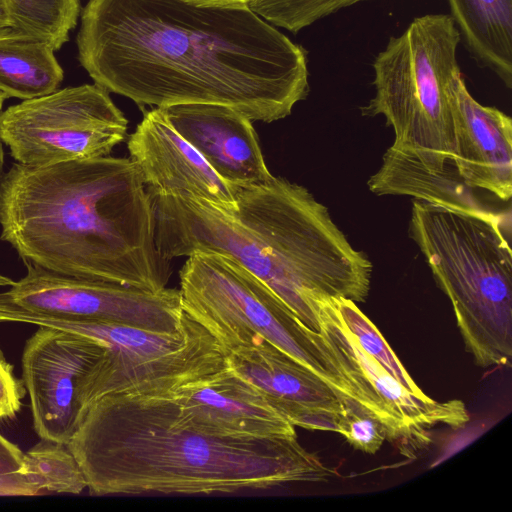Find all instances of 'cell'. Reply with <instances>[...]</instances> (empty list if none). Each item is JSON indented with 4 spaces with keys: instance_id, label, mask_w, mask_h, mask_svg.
I'll use <instances>...</instances> for the list:
<instances>
[{
    "instance_id": "cell-10",
    "label": "cell",
    "mask_w": 512,
    "mask_h": 512,
    "mask_svg": "<svg viewBox=\"0 0 512 512\" xmlns=\"http://www.w3.org/2000/svg\"><path fill=\"white\" fill-rule=\"evenodd\" d=\"M26 266V275L0 292V323L116 322L165 333L182 326L180 290L150 292Z\"/></svg>"
},
{
    "instance_id": "cell-8",
    "label": "cell",
    "mask_w": 512,
    "mask_h": 512,
    "mask_svg": "<svg viewBox=\"0 0 512 512\" xmlns=\"http://www.w3.org/2000/svg\"><path fill=\"white\" fill-rule=\"evenodd\" d=\"M91 338L104 347L81 387L85 407L110 393L165 395L226 367L218 340L183 311L178 332L151 331L116 322L41 321Z\"/></svg>"
},
{
    "instance_id": "cell-4",
    "label": "cell",
    "mask_w": 512,
    "mask_h": 512,
    "mask_svg": "<svg viewBox=\"0 0 512 512\" xmlns=\"http://www.w3.org/2000/svg\"><path fill=\"white\" fill-rule=\"evenodd\" d=\"M155 239L167 260L198 251L228 256L267 285L309 329L319 332L315 300L364 302L372 263L307 188L273 176L238 185L234 208L188 195L151 197Z\"/></svg>"
},
{
    "instance_id": "cell-30",
    "label": "cell",
    "mask_w": 512,
    "mask_h": 512,
    "mask_svg": "<svg viewBox=\"0 0 512 512\" xmlns=\"http://www.w3.org/2000/svg\"><path fill=\"white\" fill-rule=\"evenodd\" d=\"M4 100L5 99L0 95V115H1V112L3 111L2 106H3ZM3 165H4V149H3V142L0 137V176H1L2 169H3Z\"/></svg>"
},
{
    "instance_id": "cell-23",
    "label": "cell",
    "mask_w": 512,
    "mask_h": 512,
    "mask_svg": "<svg viewBox=\"0 0 512 512\" xmlns=\"http://www.w3.org/2000/svg\"><path fill=\"white\" fill-rule=\"evenodd\" d=\"M339 319L360 348L406 389L422 399L429 397L413 381L376 326L354 301L346 298H328Z\"/></svg>"
},
{
    "instance_id": "cell-5",
    "label": "cell",
    "mask_w": 512,
    "mask_h": 512,
    "mask_svg": "<svg viewBox=\"0 0 512 512\" xmlns=\"http://www.w3.org/2000/svg\"><path fill=\"white\" fill-rule=\"evenodd\" d=\"M510 212H466L414 200L409 235L452 303L477 365L505 366L512 356Z\"/></svg>"
},
{
    "instance_id": "cell-16",
    "label": "cell",
    "mask_w": 512,
    "mask_h": 512,
    "mask_svg": "<svg viewBox=\"0 0 512 512\" xmlns=\"http://www.w3.org/2000/svg\"><path fill=\"white\" fill-rule=\"evenodd\" d=\"M174 130L225 181L243 186L269 181L252 120L218 104L186 103L161 108Z\"/></svg>"
},
{
    "instance_id": "cell-2",
    "label": "cell",
    "mask_w": 512,
    "mask_h": 512,
    "mask_svg": "<svg viewBox=\"0 0 512 512\" xmlns=\"http://www.w3.org/2000/svg\"><path fill=\"white\" fill-rule=\"evenodd\" d=\"M67 445L95 496L230 494L330 476L297 436L221 434L169 395L101 396Z\"/></svg>"
},
{
    "instance_id": "cell-3",
    "label": "cell",
    "mask_w": 512,
    "mask_h": 512,
    "mask_svg": "<svg viewBox=\"0 0 512 512\" xmlns=\"http://www.w3.org/2000/svg\"><path fill=\"white\" fill-rule=\"evenodd\" d=\"M0 239L25 264L78 278L158 292L171 275L131 158L14 163L0 176Z\"/></svg>"
},
{
    "instance_id": "cell-26",
    "label": "cell",
    "mask_w": 512,
    "mask_h": 512,
    "mask_svg": "<svg viewBox=\"0 0 512 512\" xmlns=\"http://www.w3.org/2000/svg\"><path fill=\"white\" fill-rule=\"evenodd\" d=\"M39 492L26 474L24 453L0 433V496H35Z\"/></svg>"
},
{
    "instance_id": "cell-22",
    "label": "cell",
    "mask_w": 512,
    "mask_h": 512,
    "mask_svg": "<svg viewBox=\"0 0 512 512\" xmlns=\"http://www.w3.org/2000/svg\"><path fill=\"white\" fill-rule=\"evenodd\" d=\"M24 466L40 492L79 494L87 488L82 469L67 444L41 439L24 453Z\"/></svg>"
},
{
    "instance_id": "cell-7",
    "label": "cell",
    "mask_w": 512,
    "mask_h": 512,
    "mask_svg": "<svg viewBox=\"0 0 512 512\" xmlns=\"http://www.w3.org/2000/svg\"><path fill=\"white\" fill-rule=\"evenodd\" d=\"M187 257L179 273L182 309L225 353L265 339L367 412L321 334L305 326L267 285L223 254L198 251Z\"/></svg>"
},
{
    "instance_id": "cell-20",
    "label": "cell",
    "mask_w": 512,
    "mask_h": 512,
    "mask_svg": "<svg viewBox=\"0 0 512 512\" xmlns=\"http://www.w3.org/2000/svg\"><path fill=\"white\" fill-rule=\"evenodd\" d=\"M45 41L10 27L0 30V95L27 100L58 89L64 72Z\"/></svg>"
},
{
    "instance_id": "cell-11",
    "label": "cell",
    "mask_w": 512,
    "mask_h": 512,
    "mask_svg": "<svg viewBox=\"0 0 512 512\" xmlns=\"http://www.w3.org/2000/svg\"><path fill=\"white\" fill-rule=\"evenodd\" d=\"M315 300L320 321L319 333L360 396L366 411L379 420L391 441L407 446V451L429 441L428 431L443 424L459 428L468 422L463 402L422 399L366 354L347 331L329 299Z\"/></svg>"
},
{
    "instance_id": "cell-13",
    "label": "cell",
    "mask_w": 512,
    "mask_h": 512,
    "mask_svg": "<svg viewBox=\"0 0 512 512\" xmlns=\"http://www.w3.org/2000/svg\"><path fill=\"white\" fill-rule=\"evenodd\" d=\"M226 366L295 427L338 432L346 402L329 384L265 339L226 352Z\"/></svg>"
},
{
    "instance_id": "cell-19",
    "label": "cell",
    "mask_w": 512,
    "mask_h": 512,
    "mask_svg": "<svg viewBox=\"0 0 512 512\" xmlns=\"http://www.w3.org/2000/svg\"><path fill=\"white\" fill-rule=\"evenodd\" d=\"M460 37L480 66L512 87V0H447Z\"/></svg>"
},
{
    "instance_id": "cell-25",
    "label": "cell",
    "mask_w": 512,
    "mask_h": 512,
    "mask_svg": "<svg viewBox=\"0 0 512 512\" xmlns=\"http://www.w3.org/2000/svg\"><path fill=\"white\" fill-rule=\"evenodd\" d=\"M357 450L375 454L387 438L382 423L358 406L348 403L343 408L338 432Z\"/></svg>"
},
{
    "instance_id": "cell-24",
    "label": "cell",
    "mask_w": 512,
    "mask_h": 512,
    "mask_svg": "<svg viewBox=\"0 0 512 512\" xmlns=\"http://www.w3.org/2000/svg\"><path fill=\"white\" fill-rule=\"evenodd\" d=\"M367 0H252L249 8L275 27L297 33L341 9Z\"/></svg>"
},
{
    "instance_id": "cell-14",
    "label": "cell",
    "mask_w": 512,
    "mask_h": 512,
    "mask_svg": "<svg viewBox=\"0 0 512 512\" xmlns=\"http://www.w3.org/2000/svg\"><path fill=\"white\" fill-rule=\"evenodd\" d=\"M127 147L150 197L188 195L224 208L237 206L238 185L217 175L161 108L145 112Z\"/></svg>"
},
{
    "instance_id": "cell-1",
    "label": "cell",
    "mask_w": 512,
    "mask_h": 512,
    "mask_svg": "<svg viewBox=\"0 0 512 512\" xmlns=\"http://www.w3.org/2000/svg\"><path fill=\"white\" fill-rule=\"evenodd\" d=\"M77 47L94 83L141 108L218 104L270 123L309 93L305 49L249 6L89 0Z\"/></svg>"
},
{
    "instance_id": "cell-28",
    "label": "cell",
    "mask_w": 512,
    "mask_h": 512,
    "mask_svg": "<svg viewBox=\"0 0 512 512\" xmlns=\"http://www.w3.org/2000/svg\"><path fill=\"white\" fill-rule=\"evenodd\" d=\"M185 3L210 8H237L249 6L252 0H182Z\"/></svg>"
},
{
    "instance_id": "cell-29",
    "label": "cell",
    "mask_w": 512,
    "mask_h": 512,
    "mask_svg": "<svg viewBox=\"0 0 512 512\" xmlns=\"http://www.w3.org/2000/svg\"><path fill=\"white\" fill-rule=\"evenodd\" d=\"M9 27L5 0H0V30Z\"/></svg>"
},
{
    "instance_id": "cell-21",
    "label": "cell",
    "mask_w": 512,
    "mask_h": 512,
    "mask_svg": "<svg viewBox=\"0 0 512 512\" xmlns=\"http://www.w3.org/2000/svg\"><path fill=\"white\" fill-rule=\"evenodd\" d=\"M9 27L47 42L55 51L68 40L79 0H5Z\"/></svg>"
},
{
    "instance_id": "cell-6",
    "label": "cell",
    "mask_w": 512,
    "mask_h": 512,
    "mask_svg": "<svg viewBox=\"0 0 512 512\" xmlns=\"http://www.w3.org/2000/svg\"><path fill=\"white\" fill-rule=\"evenodd\" d=\"M460 40L450 15L416 17L376 55L375 93L361 108L363 115H383L394 131L390 147L429 172H443L454 158L449 83L460 71Z\"/></svg>"
},
{
    "instance_id": "cell-18",
    "label": "cell",
    "mask_w": 512,
    "mask_h": 512,
    "mask_svg": "<svg viewBox=\"0 0 512 512\" xmlns=\"http://www.w3.org/2000/svg\"><path fill=\"white\" fill-rule=\"evenodd\" d=\"M451 165L440 173L429 172L414 158L389 147L380 168L370 176L367 185L378 196H411L473 213L492 210L463 182L455 168L451 171Z\"/></svg>"
},
{
    "instance_id": "cell-27",
    "label": "cell",
    "mask_w": 512,
    "mask_h": 512,
    "mask_svg": "<svg viewBox=\"0 0 512 512\" xmlns=\"http://www.w3.org/2000/svg\"><path fill=\"white\" fill-rule=\"evenodd\" d=\"M25 391L23 380L14 375L12 365L0 349V420L16 416Z\"/></svg>"
},
{
    "instance_id": "cell-9",
    "label": "cell",
    "mask_w": 512,
    "mask_h": 512,
    "mask_svg": "<svg viewBox=\"0 0 512 512\" xmlns=\"http://www.w3.org/2000/svg\"><path fill=\"white\" fill-rule=\"evenodd\" d=\"M127 124L106 89L82 84L8 107L0 137L16 163L41 166L108 156L125 140Z\"/></svg>"
},
{
    "instance_id": "cell-12",
    "label": "cell",
    "mask_w": 512,
    "mask_h": 512,
    "mask_svg": "<svg viewBox=\"0 0 512 512\" xmlns=\"http://www.w3.org/2000/svg\"><path fill=\"white\" fill-rule=\"evenodd\" d=\"M103 352L91 338L46 326L26 341L22 380L41 439L64 444L72 439L84 412L83 381Z\"/></svg>"
},
{
    "instance_id": "cell-15",
    "label": "cell",
    "mask_w": 512,
    "mask_h": 512,
    "mask_svg": "<svg viewBox=\"0 0 512 512\" xmlns=\"http://www.w3.org/2000/svg\"><path fill=\"white\" fill-rule=\"evenodd\" d=\"M455 152L452 164L472 189L501 201L512 196V120L469 93L461 71L449 83Z\"/></svg>"
},
{
    "instance_id": "cell-17",
    "label": "cell",
    "mask_w": 512,
    "mask_h": 512,
    "mask_svg": "<svg viewBox=\"0 0 512 512\" xmlns=\"http://www.w3.org/2000/svg\"><path fill=\"white\" fill-rule=\"evenodd\" d=\"M203 427L226 435L296 437L295 426L227 366L169 394Z\"/></svg>"
},
{
    "instance_id": "cell-31",
    "label": "cell",
    "mask_w": 512,
    "mask_h": 512,
    "mask_svg": "<svg viewBox=\"0 0 512 512\" xmlns=\"http://www.w3.org/2000/svg\"><path fill=\"white\" fill-rule=\"evenodd\" d=\"M14 283V281L7 277V276H4L2 274H0V286L1 287H5V286H11L12 284Z\"/></svg>"
}]
</instances>
